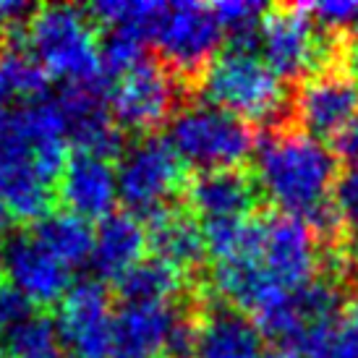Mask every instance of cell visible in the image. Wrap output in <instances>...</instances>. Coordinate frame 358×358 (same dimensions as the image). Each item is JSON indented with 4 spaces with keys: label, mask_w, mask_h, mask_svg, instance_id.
<instances>
[{
    "label": "cell",
    "mask_w": 358,
    "mask_h": 358,
    "mask_svg": "<svg viewBox=\"0 0 358 358\" xmlns=\"http://www.w3.org/2000/svg\"><path fill=\"white\" fill-rule=\"evenodd\" d=\"M324 275V249L296 217L264 212L251 217L238 246L215 267V288L249 319Z\"/></svg>",
    "instance_id": "obj_1"
},
{
    "label": "cell",
    "mask_w": 358,
    "mask_h": 358,
    "mask_svg": "<svg viewBox=\"0 0 358 358\" xmlns=\"http://www.w3.org/2000/svg\"><path fill=\"white\" fill-rule=\"evenodd\" d=\"M259 201L262 194L249 168L204 170L191 176L183 191V204L201 230L243 225L257 217Z\"/></svg>",
    "instance_id": "obj_12"
},
{
    "label": "cell",
    "mask_w": 358,
    "mask_h": 358,
    "mask_svg": "<svg viewBox=\"0 0 358 358\" xmlns=\"http://www.w3.org/2000/svg\"><path fill=\"white\" fill-rule=\"evenodd\" d=\"M55 332L66 358H113L110 290L100 280L71 285L58 303Z\"/></svg>",
    "instance_id": "obj_11"
},
{
    "label": "cell",
    "mask_w": 358,
    "mask_h": 358,
    "mask_svg": "<svg viewBox=\"0 0 358 358\" xmlns=\"http://www.w3.org/2000/svg\"><path fill=\"white\" fill-rule=\"evenodd\" d=\"M183 92V84L159 63V58L147 55L110 84V115L120 131L152 136V131L176 115Z\"/></svg>",
    "instance_id": "obj_9"
},
{
    "label": "cell",
    "mask_w": 358,
    "mask_h": 358,
    "mask_svg": "<svg viewBox=\"0 0 358 358\" xmlns=\"http://www.w3.org/2000/svg\"><path fill=\"white\" fill-rule=\"evenodd\" d=\"M345 285L348 288H358V246L350 243L348 249V264H345Z\"/></svg>",
    "instance_id": "obj_28"
},
{
    "label": "cell",
    "mask_w": 358,
    "mask_h": 358,
    "mask_svg": "<svg viewBox=\"0 0 358 358\" xmlns=\"http://www.w3.org/2000/svg\"><path fill=\"white\" fill-rule=\"evenodd\" d=\"M345 69H348L358 81V45H353V42H348V52H345Z\"/></svg>",
    "instance_id": "obj_29"
},
{
    "label": "cell",
    "mask_w": 358,
    "mask_h": 358,
    "mask_svg": "<svg viewBox=\"0 0 358 358\" xmlns=\"http://www.w3.org/2000/svg\"><path fill=\"white\" fill-rule=\"evenodd\" d=\"M52 100L63 120L66 139L73 141L76 150L90 152L102 159L120 157L126 144H123V131L110 115L105 81L66 84L63 92Z\"/></svg>",
    "instance_id": "obj_14"
},
{
    "label": "cell",
    "mask_w": 358,
    "mask_h": 358,
    "mask_svg": "<svg viewBox=\"0 0 358 358\" xmlns=\"http://www.w3.org/2000/svg\"><path fill=\"white\" fill-rule=\"evenodd\" d=\"M3 275L34 303V306H52L60 303L71 290V269L55 259L31 230H19L8 236L0 251Z\"/></svg>",
    "instance_id": "obj_15"
},
{
    "label": "cell",
    "mask_w": 358,
    "mask_h": 358,
    "mask_svg": "<svg viewBox=\"0 0 358 358\" xmlns=\"http://www.w3.org/2000/svg\"><path fill=\"white\" fill-rule=\"evenodd\" d=\"M338 150L348 162H353V168H358V118L353 120V126L345 131V136L338 141Z\"/></svg>",
    "instance_id": "obj_27"
},
{
    "label": "cell",
    "mask_w": 358,
    "mask_h": 358,
    "mask_svg": "<svg viewBox=\"0 0 358 358\" xmlns=\"http://www.w3.org/2000/svg\"><path fill=\"white\" fill-rule=\"evenodd\" d=\"M222 40V27L212 6L204 3H165L159 27L152 42L157 45L159 63L183 84L194 90L201 73L215 60Z\"/></svg>",
    "instance_id": "obj_8"
},
{
    "label": "cell",
    "mask_w": 358,
    "mask_h": 358,
    "mask_svg": "<svg viewBox=\"0 0 358 358\" xmlns=\"http://www.w3.org/2000/svg\"><path fill=\"white\" fill-rule=\"evenodd\" d=\"M168 144L199 173L243 168L257 150L249 123L209 102H186L176 110L168 120Z\"/></svg>",
    "instance_id": "obj_6"
},
{
    "label": "cell",
    "mask_w": 358,
    "mask_h": 358,
    "mask_svg": "<svg viewBox=\"0 0 358 358\" xmlns=\"http://www.w3.org/2000/svg\"><path fill=\"white\" fill-rule=\"evenodd\" d=\"M118 199V180L110 159L94 157L90 152H73L55 186V201L66 212L81 220L108 217Z\"/></svg>",
    "instance_id": "obj_17"
},
{
    "label": "cell",
    "mask_w": 358,
    "mask_h": 358,
    "mask_svg": "<svg viewBox=\"0 0 358 358\" xmlns=\"http://www.w3.org/2000/svg\"><path fill=\"white\" fill-rule=\"evenodd\" d=\"M251 173L262 199L280 215L301 220L322 249H343L350 243L332 199L340 162L324 141L311 139L293 126L264 131L254 150Z\"/></svg>",
    "instance_id": "obj_2"
},
{
    "label": "cell",
    "mask_w": 358,
    "mask_h": 358,
    "mask_svg": "<svg viewBox=\"0 0 358 358\" xmlns=\"http://www.w3.org/2000/svg\"><path fill=\"white\" fill-rule=\"evenodd\" d=\"M332 199H335V209L340 215L343 230H345L348 241L353 243L358 238V168L340 173Z\"/></svg>",
    "instance_id": "obj_25"
},
{
    "label": "cell",
    "mask_w": 358,
    "mask_h": 358,
    "mask_svg": "<svg viewBox=\"0 0 358 358\" xmlns=\"http://www.w3.org/2000/svg\"><path fill=\"white\" fill-rule=\"evenodd\" d=\"M24 45L42 69L50 76L66 79V84L105 81L94 19L81 6H37L24 27Z\"/></svg>",
    "instance_id": "obj_5"
},
{
    "label": "cell",
    "mask_w": 358,
    "mask_h": 358,
    "mask_svg": "<svg viewBox=\"0 0 358 358\" xmlns=\"http://www.w3.org/2000/svg\"><path fill=\"white\" fill-rule=\"evenodd\" d=\"M90 16L94 24H102L108 29L126 31L136 40L147 42L155 37L159 27L165 3H147V0H102L90 6Z\"/></svg>",
    "instance_id": "obj_22"
},
{
    "label": "cell",
    "mask_w": 358,
    "mask_h": 358,
    "mask_svg": "<svg viewBox=\"0 0 358 358\" xmlns=\"http://www.w3.org/2000/svg\"><path fill=\"white\" fill-rule=\"evenodd\" d=\"M196 358H282L243 311L207 299L199 306Z\"/></svg>",
    "instance_id": "obj_16"
},
{
    "label": "cell",
    "mask_w": 358,
    "mask_h": 358,
    "mask_svg": "<svg viewBox=\"0 0 358 358\" xmlns=\"http://www.w3.org/2000/svg\"><path fill=\"white\" fill-rule=\"evenodd\" d=\"M358 118V81L345 66L317 71L299 84L290 102L293 129L338 144Z\"/></svg>",
    "instance_id": "obj_10"
},
{
    "label": "cell",
    "mask_w": 358,
    "mask_h": 358,
    "mask_svg": "<svg viewBox=\"0 0 358 358\" xmlns=\"http://www.w3.org/2000/svg\"><path fill=\"white\" fill-rule=\"evenodd\" d=\"M34 314V303L0 272V343Z\"/></svg>",
    "instance_id": "obj_24"
},
{
    "label": "cell",
    "mask_w": 358,
    "mask_h": 358,
    "mask_svg": "<svg viewBox=\"0 0 358 358\" xmlns=\"http://www.w3.org/2000/svg\"><path fill=\"white\" fill-rule=\"evenodd\" d=\"M144 225H147V243L155 259L178 269L186 278L204 267L209 254L204 230L183 201L152 215Z\"/></svg>",
    "instance_id": "obj_18"
},
{
    "label": "cell",
    "mask_w": 358,
    "mask_h": 358,
    "mask_svg": "<svg viewBox=\"0 0 358 358\" xmlns=\"http://www.w3.org/2000/svg\"><path fill=\"white\" fill-rule=\"evenodd\" d=\"M13 358H66V353L60 350V345L50 350H40V353H27V356H13Z\"/></svg>",
    "instance_id": "obj_31"
},
{
    "label": "cell",
    "mask_w": 358,
    "mask_h": 358,
    "mask_svg": "<svg viewBox=\"0 0 358 358\" xmlns=\"http://www.w3.org/2000/svg\"><path fill=\"white\" fill-rule=\"evenodd\" d=\"M194 92L209 105L228 110L246 123H262L267 131L293 126V92L285 90V81L259 58L257 50L228 48L217 52Z\"/></svg>",
    "instance_id": "obj_3"
},
{
    "label": "cell",
    "mask_w": 358,
    "mask_h": 358,
    "mask_svg": "<svg viewBox=\"0 0 358 358\" xmlns=\"http://www.w3.org/2000/svg\"><path fill=\"white\" fill-rule=\"evenodd\" d=\"M118 162V196L131 215L147 217L183 201L189 183V168L159 136H139L120 152Z\"/></svg>",
    "instance_id": "obj_7"
},
{
    "label": "cell",
    "mask_w": 358,
    "mask_h": 358,
    "mask_svg": "<svg viewBox=\"0 0 358 358\" xmlns=\"http://www.w3.org/2000/svg\"><path fill=\"white\" fill-rule=\"evenodd\" d=\"M13 100H16V90H13L8 73H6L3 63H0V129L13 115Z\"/></svg>",
    "instance_id": "obj_26"
},
{
    "label": "cell",
    "mask_w": 358,
    "mask_h": 358,
    "mask_svg": "<svg viewBox=\"0 0 358 358\" xmlns=\"http://www.w3.org/2000/svg\"><path fill=\"white\" fill-rule=\"evenodd\" d=\"M345 37H348V42L358 45V6H356V13H353V19H350V24H348V29H345Z\"/></svg>",
    "instance_id": "obj_32"
},
{
    "label": "cell",
    "mask_w": 358,
    "mask_h": 358,
    "mask_svg": "<svg viewBox=\"0 0 358 358\" xmlns=\"http://www.w3.org/2000/svg\"><path fill=\"white\" fill-rule=\"evenodd\" d=\"M31 236L40 241L52 257L60 259L69 269L90 262L94 246V230L87 220L71 212H50L31 225Z\"/></svg>",
    "instance_id": "obj_21"
},
{
    "label": "cell",
    "mask_w": 358,
    "mask_h": 358,
    "mask_svg": "<svg viewBox=\"0 0 358 358\" xmlns=\"http://www.w3.org/2000/svg\"><path fill=\"white\" fill-rule=\"evenodd\" d=\"M259 58L282 81L306 79L332 66H345L348 37L319 27L306 6H269L259 27Z\"/></svg>",
    "instance_id": "obj_4"
},
{
    "label": "cell",
    "mask_w": 358,
    "mask_h": 358,
    "mask_svg": "<svg viewBox=\"0 0 358 358\" xmlns=\"http://www.w3.org/2000/svg\"><path fill=\"white\" fill-rule=\"evenodd\" d=\"M147 58L144 42L131 37L126 31L108 29L100 42V71L105 81H115L129 69H134L139 60Z\"/></svg>",
    "instance_id": "obj_23"
},
{
    "label": "cell",
    "mask_w": 358,
    "mask_h": 358,
    "mask_svg": "<svg viewBox=\"0 0 358 358\" xmlns=\"http://www.w3.org/2000/svg\"><path fill=\"white\" fill-rule=\"evenodd\" d=\"M196 285H191L186 275L155 257L141 259L136 267L115 280V290L123 303H173L186 299Z\"/></svg>",
    "instance_id": "obj_20"
},
{
    "label": "cell",
    "mask_w": 358,
    "mask_h": 358,
    "mask_svg": "<svg viewBox=\"0 0 358 358\" xmlns=\"http://www.w3.org/2000/svg\"><path fill=\"white\" fill-rule=\"evenodd\" d=\"M147 249H150V243H147L144 220L131 215L129 209L110 212L108 217L100 220V225L94 230V246H92L90 262L102 280H118L131 267L139 264Z\"/></svg>",
    "instance_id": "obj_19"
},
{
    "label": "cell",
    "mask_w": 358,
    "mask_h": 358,
    "mask_svg": "<svg viewBox=\"0 0 358 358\" xmlns=\"http://www.w3.org/2000/svg\"><path fill=\"white\" fill-rule=\"evenodd\" d=\"M8 222H10V215L3 209V204H0V251H3L6 241H8Z\"/></svg>",
    "instance_id": "obj_30"
},
{
    "label": "cell",
    "mask_w": 358,
    "mask_h": 358,
    "mask_svg": "<svg viewBox=\"0 0 358 358\" xmlns=\"http://www.w3.org/2000/svg\"><path fill=\"white\" fill-rule=\"evenodd\" d=\"M0 204L10 217L31 225L55 204V189L40 176L29 139L10 118L0 129Z\"/></svg>",
    "instance_id": "obj_13"
}]
</instances>
